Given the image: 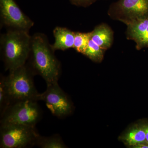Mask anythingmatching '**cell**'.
Returning <instances> with one entry per match:
<instances>
[{
    "mask_svg": "<svg viewBox=\"0 0 148 148\" xmlns=\"http://www.w3.org/2000/svg\"><path fill=\"white\" fill-rule=\"evenodd\" d=\"M127 26V37L136 44L138 50L148 47V17L125 22Z\"/></svg>",
    "mask_w": 148,
    "mask_h": 148,
    "instance_id": "cell-9",
    "label": "cell"
},
{
    "mask_svg": "<svg viewBox=\"0 0 148 148\" xmlns=\"http://www.w3.org/2000/svg\"><path fill=\"white\" fill-rule=\"evenodd\" d=\"M113 33L111 28L106 24L95 27L91 32V39L104 50L111 47L113 41Z\"/></svg>",
    "mask_w": 148,
    "mask_h": 148,
    "instance_id": "cell-12",
    "label": "cell"
},
{
    "mask_svg": "<svg viewBox=\"0 0 148 148\" xmlns=\"http://www.w3.org/2000/svg\"><path fill=\"white\" fill-rule=\"evenodd\" d=\"M0 17L1 26L8 29L29 31L34 25L14 0H0Z\"/></svg>",
    "mask_w": 148,
    "mask_h": 148,
    "instance_id": "cell-7",
    "label": "cell"
},
{
    "mask_svg": "<svg viewBox=\"0 0 148 148\" xmlns=\"http://www.w3.org/2000/svg\"><path fill=\"white\" fill-rule=\"evenodd\" d=\"M104 50L90 39L84 55L87 56L91 61L100 63L104 57Z\"/></svg>",
    "mask_w": 148,
    "mask_h": 148,
    "instance_id": "cell-14",
    "label": "cell"
},
{
    "mask_svg": "<svg viewBox=\"0 0 148 148\" xmlns=\"http://www.w3.org/2000/svg\"><path fill=\"white\" fill-rule=\"evenodd\" d=\"M36 145L41 148H66V145L61 137L58 135L50 137L39 136L37 140Z\"/></svg>",
    "mask_w": 148,
    "mask_h": 148,
    "instance_id": "cell-13",
    "label": "cell"
},
{
    "mask_svg": "<svg viewBox=\"0 0 148 148\" xmlns=\"http://www.w3.org/2000/svg\"><path fill=\"white\" fill-rule=\"evenodd\" d=\"M54 51L45 34L38 33L32 36L27 65L34 75L42 77L47 85L58 82L61 75V63Z\"/></svg>",
    "mask_w": 148,
    "mask_h": 148,
    "instance_id": "cell-1",
    "label": "cell"
},
{
    "mask_svg": "<svg viewBox=\"0 0 148 148\" xmlns=\"http://www.w3.org/2000/svg\"><path fill=\"white\" fill-rule=\"evenodd\" d=\"M32 36L29 31L8 29L1 35L0 49L6 71L9 72L25 65L31 51Z\"/></svg>",
    "mask_w": 148,
    "mask_h": 148,
    "instance_id": "cell-2",
    "label": "cell"
},
{
    "mask_svg": "<svg viewBox=\"0 0 148 148\" xmlns=\"http://www.w3.org/2000/svg\"><path fill=\"white\" fill-rule=\"evenodd\" d=\"M72 4L77 6L87 7L98 0H69Z\"/></svg>",
    "mask_w": 148,
    "mask_h": 148,
    "instance_id": "cell-17",
    "label": "cell"
},
{
    "mask_svg": "<svg viewBox=\"0 0 148 148\" xmlns=\"http://www.w3.org/2000/svg\"><path fill=\"white\" fill-rule=\"evenodd\" d=\"M53 35L55 41L52 47L54 51L73 48L75 32L65 27H57L53 29Z\"/></svg>",
    "mask_w": 148,
    "mask_h": 148,
    "instance_id": "cell-11",
    "label": "cell"
},
{
    "mask_svg": "<svg viewBox=\"0 0 148 148\" xmlns=\"http://www.w3.org/2000/svg\"><path fill=\"white\" fill-rule=\"evenodd\" d=\"M39 136L34 126L1 124L0 148H24L36 145Z\"/></svg>",
    "mask_w": 148,
    "mask_h": 148,
    "instance_id": "cell-4",
    "label": "cell"
},
{
    "mask_svg": "<svg viewBox=\"0 0 148 148\" xmlns=\"http://www.w3.org/2000/svg\"><path fill=\"white\" fill-rule=\"evenodd\" d=\"M91 38V32L88 33L75 32L73 48L77 52L83 54L86 50Z\"/></svg>",
    "mask_w": 148,
    "mask_h": 148,
    "instance_id": "cell-15",
    "label": "cell"
},
{
    "mask_svg": "<svg viewBox=\"0 0 148 148\" xmlns=\"http://www.w3.org/2000/svg\"><path fill=\"white\" fill-rule=\"evenodd\" d=\"M2 114L1 124L11 123L36 126L41 117L37 101H17L10 104Z\"/></svg>",
    "mask_w": 148,
    "mask_h": 148,
    "instance_id": "cell-5",
    "label": "cell"
},
{
    "mask_svg": "<svg viewBox=\"0 0 148 148\" xmlns=\"http://www.w3.org/2000/svg\"><path fill=\"white\" fill-rule=\"evenodd\" d=\"M10 104V100L2 76L1 78L0 81V108L2 113Z\"/></svg>",
    "mask_w": 148,
    "mask_h": 148,
    "instance_id": "cell-16",
    "label": "cell"
},
{
    "mask_svg": "<svg viewBox=\"0 0 148 148\" xmlns=\"http://www.w3.org/2000/svg\"><path fill=\"white\" fill-rule=\"evenodd\" d=\"M146 132V142L148 144V120L143 122Z\"/></svg>",
    "mask_w": 148,
    "mask_h": 148,
    "instance_id": "cell-18",
    "label": "cell"
},
{
    "mask_svg": "<svg viewBox=\"0 0 148 148\" xmlns=\"http://www.w3.org/2000/svg\"><path fill=\"white\" fill-rule=\"evenodd\" d=\"M119 140L130 148H134L138 145L146 143V132L143 122L130 127L120 136Z\"/></svg>",
    "mask_w": 148,
    "mask_h": 148,
    "instance_id": "cell-10",
    "label": "cell"
},
{
    "mask_svg": "<svg viewBox=\"0 0 148 148\" xmlns=\"http://www.w3.org/2000/svg\"><path fill=\"white\" fill-rule=\"evenodd\" d=\"M34 75L26 64L10 71L7 76H3L11 104L25 100L38 101L39 93L35 87Z\"/></svg>",
    "mask_w": 148,
    "mask_h": 148,
    "instance_id": "cell-3",
    "label": "cell"
},
{
    "mask_svg": "<svg viewBox=\"0 0 148 148\" xmlns=\"http://www.w3.org/2000/svg\"><path fill=\"white\" fill-rule=\"evenodd\" d=\"M109 13L124 23L148 17V0H118L111 5Z\"/></svg>",
    "mask_w": 148,
    "mask_h": 148,
    "instance_id": "cell-8",
    "label": "cell"
},
{
    "mask_svg": "<svg viewBox=\"0 0 148 148\" xmlns=\"http://www.w3.org/2000/svg\"><path fill=\"white\" fill-rule=\"evenodd\" d=\"M38 101H44L53 115L64 118L71 113L73 105L58 82L47 84L46 90L39 93Z\"/></svg>",
    "mask_w": 148,
    "mask_h": 148,
    "instance_id": "cell-6",
    "label": "cell"
}]
</instances>
